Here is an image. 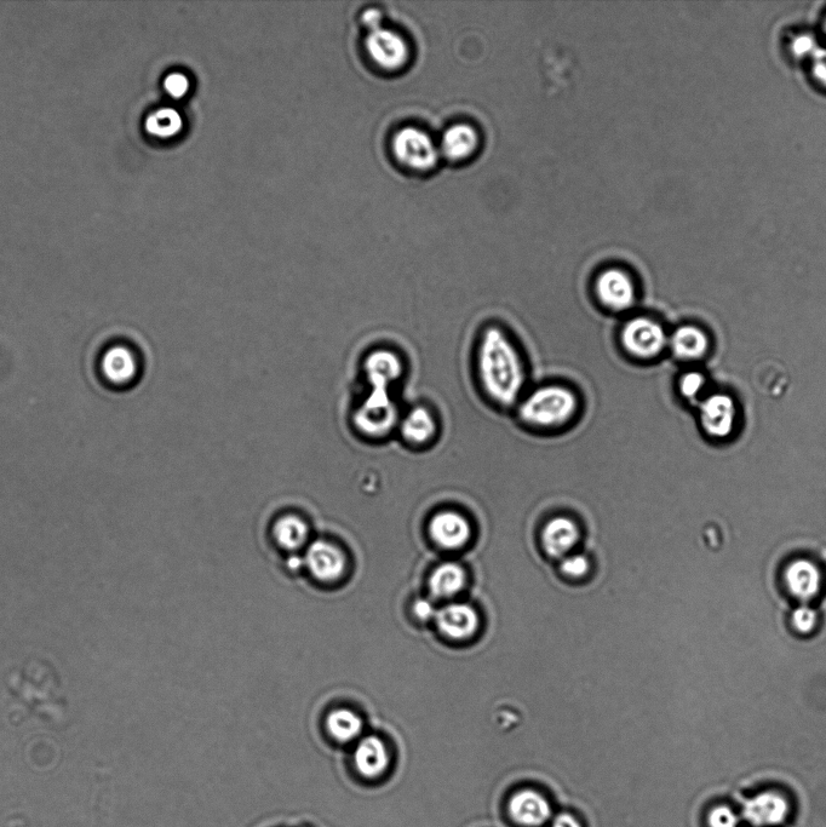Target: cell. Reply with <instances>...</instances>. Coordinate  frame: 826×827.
Instances as JSON below:
<instances>
[{
  "instance_id": "cell-1",
  "label": "cell",
  "mask_w": 826,
  "mask_h": 827,
  "mask_svg": "<svg viewBox=\"0 0 826 827\" xmlns=\"http://www.w3.org/2000/svg\"><path fill=\"white\" fill-rule=\"evenodd\" d=\"M479 373L487 395L502 406H512L523 392L526 375L518 350L504 333L491 327L479 347Z\"/></svg>"
},
{
  "instance_id": "cell-2",
  "label": "cell",
  "mask_w": 826,
  "mask_h": 827,
  "mask_svg": "<svg viewBox=\"0 0 826 827\" xmlns=\"http://www.w3.org/2000/svg\"><path fill=\"white\" fill-rule=\"evenodd\" d=\"M577 398L570 389L561 386L538 388L520 405V417L527 424L539 428L562 426L575 415Z\"/></svg>"
},
{
  "instance_id": "cell-3",
  "label": "cell",
  "mask_w": 826,
  "mask_h": 827,
  "mask_svg": "<svg viewBox=\"0 0 826 827\" xmlns=\"http://www.w3.org/2000/svg\"><path fill=\"white\" fill-rule=\"evenodd\" d=\"M399 411L392 395L369 390L352 412L353 428L361 438L380 440L398 428Z\"/></svg>"
},
{
  "instance_id": "cell-4",
  "label": "cell",
  "mask_w": 826,
  "mask_h": 827,
  "mask_svg": "<svg viewBox=\"0 0 826 827\" xmlns=\"http://www.w3.org/2000/svg\"><path fill=\"white\" fill-rule=\"evenodd\" d=\"M668 342L663 326L650 318H634L622 330L623 347L634 358L655 359L663 353Z\"/></svg>"
},
{
  "instance_id": "cell-5",
  "label": "cell",
  "mask_w": 826,
  "mask_h": 827,
  "mask_svg": "<svg viewBox=\"0 0 826 827\" xmlns=\"http://www.w3.org/2000/svg\"><path fill=\"white\" fill-rule=\"evenodd\" d=\"M793 806L787 795L778 790H764L745 800L742 818L751 827H778L787 823Z\"/></svg>"
},
{
  "instance_id": "cell-6",
  "label": "cell",
  "mask_w": 826,
  "mask_h": 827,
  "mask_svg": "<svg viewBox=\"0 0 826 827\" xmlns=\"http://www.w3.org/2000/svg\"><path fill=\"white\" fill-rule=\"evenodd\" d=\"M393 152L399 163L412 170L427 171L438 160V149L433 140L416 128H404L395 134Z\"/></svg>"
},
{
  "instance_id": "cell-7",
  "label": "cell",
  "mask_w": 826,
  "mask_h": 827,
  "mask_svg": "<svg viewBox=\"0 0 826 827\" xmlns=\"http://www.w3.org/2000/svg\"><path fill=\"white\" fill-rule=\"evenodd\" d=\"M738 409L732 396L719 393L710 395L699 407V422L704 433L714 439H726L736 429Z\"/></svg>"
},
{
  "instance_id": "cell-8",
  "label": "cell",
  "mask_w": 826,
  "mask_h": 827,
  "mask_svg": "<svg viewBox=\"0 0 826 827\" xmlns=\"http://www.w3.org/2000/svg\"><path fill=\"white\" fill-rule=\"evenodd\" d=\"M365 45L371 60L383 70H400L409 60V47L405 39L387 28L370 32Z\"/></svg>"
},
{
  "instance_id": "cell-9",
  "label": "cell",
  "mask_w": 826,
  "mask_h": 827,
  "mask_svg": "<svg viewBox=\"0 0 826 827\" xmlns=\"http://www.w3.org/2000/svg\"><path fill=\"white\" fill-rule=\"evenodd\" d=\"M403 363L397 353L387 348H376L364 358L363 373L367 388L390 393V388L403 375Z\"/></svg>"
},
{
  "instance_id": "cell-10",
  "label": "cell",
  "mask_w": 826,
  "mask_h": 827,
  "mask_svg": "<svg viewBox=\"0 0 826 827\" xmlns=\"http://www.w3.org/2000/svg\"><path fill=\"white\" fill-rule=\"evenodd\" d=\"M596 295L608 309L625 312L635 303V286L627 273L610 269L596 280Z\"/></svg>"
},
{
  "instance_id": "cell-11",
  "label": "cell",
  "mask_w": 826,
  "mask_h": 827,
  "mask_svg": "<svg viewBox=\"0 0 826 827\" xmlns=\"http://www.w3.org/2000/svg\"><path fill=\"white\" fill-rule=\"evenodd\" d=\"M435 620L441 633L455 641L469 640L479 628L478 612L462 602L450 603L441 608Z\"/></svg>"
},
{
  "instance_id": "cell-12",
  "label": "cell",
  "mask_w": 826,
  "mask_h": 827,
  "mask_svg": "<svg viewBox=\"0 0 826 827\" xmlns=\"http://www.w3.org/2000/svg\"><path fill=\"white\" fill-rule=\"evenodd\" d=\"M433 541L447 550L464 547L472 536V527L466 518L456 511H441L429 522Z\"/></svg>"
},
{
  "instance_id": "cell-13",
  "label": "cell",
  "mask_w": 826,
  "mask_h": 827,
  "mask_svg": "<svg viewBox=\"0 0 826 827\" xmlns=\"http://www.w3.org/2000/svg\"><path fill=\"white\" fill-rule=\"evenodd\" d=\"M508 809L515 823L525 827H539L552 818L547 798L533 790L516 792L510 798Z\"/></svg>"
},
{
  "instance_id": "cell-14",
  "label": "cell",
  "mask_w": 826,
  "mask_h": 827,
  "mask_svg": "<svg viewBox=\"0 0 826 827\" xmlns=\"http://www.w3.org/2000/svg\"><path fill=\"white\" fill-rule=\"evenodd\" d=\"M309 570L323 582H334L346 568L342 551L328 542L317 541L309 547L306 555Z\"/></svg>"
},
{
  "instance_id": "cell-15",
  "label": "cell",
  "mask_w": 826,
  "mask_h": 827,
  "mask_svg": "<svg viewBox=\"0 0 826 827\" xmlns=\"http://www.w3.org/2000/svg\"><path fill=\"white\" fill-rule=\"evenodd\" d=\"M579 538H581V532H579L576 522L565 518V516H558V518L550 520L544 527L542 534L543 548L549 556L560 559V557L570 555Z\"/></svg>"
},
{
  "instance_id": "cell-16",
  "label": "cell",
  "mask_w": 826,
  "mask_h": 827,
  "mask_svg": "<svg viewBox=\"0 0 826 827\" xmlns=\"http://www.w3.org/2000/svg\"><path fill=\"white\" fill-rule=\"evenodd\" d=\"M397 429L405 444L420 447L434 438L438 432V424L426 407L416 406L400 417Z\"/></svg>"
},
{
  "instance_id": "cell-17",
  "label": "cell",
  "mask_w": 826,
  "mask_h": 827,
  "mask_svg": "<svg viewBox=\"0 0 826 827\" xmlns=\"http://www.w3.org/2000/svg\"><path fill=\"white\" fill-rule=\"evenodd\" d=\"M354 765L365 779H380L388 771L389 754L386 744L377 737L361 740L354 751Z\"/></svg>"
},
{
  "instance_id": "cell-18",
  "label": "cell",
  "mask_w": 826,
  "mask_h": 827,
  "mask_svg": "<svg viewBox=\"0 0 826 827\" xmlns=\"http://www.w3.org/2000/svg\"><path fill=\"white\" fill-rule=\"evenodd\" d=\"M676 358L684 361L702 360L710 350V338L701 327L684 325L679 327L669 340Z\"/></svg>"
},
{
  "instance_id": "cell-19",
  "label": "cell",
  "mask_w": 826,
  "mask_h": 827,
  "mask_svg": "<svg viewBox=\"0 0 826 827\" xmlns=\"http://www.w3.org/2000/svg\"><path fill=\"white\" fill-rule=\"evenodd\" d=\"M785 580L790 593L802 601H810L819 593L820 573L816 565L807 560H797L788 567Z\"/></svg>"
},
{
  "instance_id": "cell-20",
  "label": "cell",
  "mask_w": 826,
  "mask_h": 827,
  "mask_svg": "<svg viewBox=\"0 0 826 827\" xmlns=\"http://www.w3.org/2000/svg\"><path fill=\"white\" fill-rule=\"evenodd\" d=\"M466 570L455 562L440 565L429 578V589L437 599H451L466 588Z\"/></svg>"
},
{
  "instance_id": "cell-21",
  "label": "cell",
  "mask_w": 826,
  "mask_h": 827,
  "mask_svg": "<svg viewBox=\"0 0 826 827\" xmlns=\"http://www.w3.org/2000/svg\"><path fill=\"white\" fill-rule=\"evenodd\" d=\"M102 371L114 384L129 382L137 372L135 356L128 348L114 347L103 356Z\"/></svg>"
},
{
  "instance_id": "cell-22",
  "label": "cell",
  "mask_w": 826,
  "mask_h": 827,
  "mask_svg": "<svg viewBox=\"0 0 826 827\" xmlns=\"http://www.w3.org/2000/svg\"><path fill=\"white\" fill-rule=\"evenodd\" d=\"M478 146V135L469 125H456L447 130L441 142V149L447 158L461 160L469 157Z\"/></svg>"
},
{
  "instance_id": "cell-23",
  "label": "cell",
  "mask_w": 826,
  "mask_h": 827,
  "mask_svg": "<svg viewBox=\"0 0 826 827\" xmlns=\"http://www.w3.org/2000/svg\"><path fill=\"white\" fill-rule=\"evenodd\" d=\"M274 537L281 547L296 550L306 543L308 526L296 515H285L274 526Z\"/></svg>"
},
{
  "instance_id": "cell-24",
  "label": "cell",
  "mask_w": 826,
  "mask_h": 827,
  "mask_svg": "<svg viewBox=\"0 0 826 827\" xmlns=\"http://www.w3.org/2000/svg\"><path fill=\"white\" fill-rule=\"evenodd\" d=\"M183 129V119L174 108H160L146 120L148 134L158 139L169 140L180 134Z\"/></svg>"
},
{
  "instance_id": "cell-25",
  "label": "cell",
  "mask_w": 826,
  "mask_h": 827,
  "mask_svg": "<svg viewBox=\"0 0 826 827\" xmlns=\"http://www.w3.org/2000/svg\"><path fill=\"white\" fill-rule=\"evenodd\" d=\"M329 732L338 742L349 743L359 737L363 731V722L351 710L341 709L331 712L328 719Z\"/></svg>"
},
{
  "instance_id": "cell-26",
  "label": "cell",
  "mask_w": 826,
  "mask_h": 827,
  "mask_svg": "<svg viewBox=\"0 0 826 827\" xmlns=\"http://www.w3.org/2000/svg\"><path fill=\"white\" fill-rule=\"evenodd\" d=\"M819 40L811 32H799L790 38L789 54L797 61L808 62L820 47Z\"/></svg>"
},
{
  "instance_id": "cell-27",
  "label": "cell",
  "mask_w": 826,
  "mask_h": 827,
  "mask_svg": "<svg viewBox=\"0 0 826 827\" xmlns=\"http://www.w3.org/2000/svg\"><path fill=\"white\" fill-rule=\"evenodd\" d=\"M739 824H741V815L728 804H719L709 809L708 827H739Z\"/></svg>"
},
{
  "instance_id": "cell-28",
  "label": "cell",
  "mask_w": 826,
  "mask_h": 827,
  "mask_svg": "<svg viewBox=\"0 0 826 827\" xmlns=\"http://www.w3.org/2000/svg\"><path fill=\"white\" fill-rule=\"evenodd\" d=\"M705 384H707V379H705L702 373L696 371L687 372L680 379V393L685 399H697L698 396L703 393Z\"/></svg>"
},
{
  "instance_id": "cell-29",
  "label": "cell",
  "mask_w": 826,
  "mask_h": 827,
  "mask_svg": "<svg viewBox=\"0 0 826 827\" xmlns=\"http://www.w3.org/2000/svg\"><path fill=\"white\" fill-rule=\"evenodd\" d=\"M811 78L818 88L826 91V47L820 45L816 53L807 62Z\"/></svg>"
},
{
  "instance_id": "cell-30",
  "label": "cell",
  "mask_w": 826,
  "mask_h": 827,
  "mask_svg": "<svg viewBox=\"0 0 826 827\" xmlns=\"http://www.w3.org/2000/svg\"><path fill=\"white\" fill-rule=\"evenodd\" d=\"M560 568L561 572L567 577L582 578L590 570V561L587 556L572 554L562 560Z\"/></svg>"
},
{
  "instance_id": "cell-31",
  "label": "cell",
  "mask_w": 826,
  "mask_h": 827,
  "mask_svg": "<svg viewBox=\"0 0 826 827\" xmlns=\"http://www.w3.org/2000/svg\"><path fill=\"white\" fill-rule=\"evenodd\" d=\"M164 89L172 99L180 100L188 94L191 89V82H189L186 74L181 72L170 73L164 80Z\"/></svg>"
},
{
  "instance_id": "cell-32",
  "label": "cell",
  "mask_w": 826,
  "mask_h": 827,
  "mask_svg": "<svg viewBox=\"0 0 826 827\" xmlns=\"http://www.w3.org/2000/svg\"><path fill=\"white\" fill-rule=\"evenodd\" d=\"M794 627L801 634H810L817 625V613L808 606H801L793 614Z\"/></svg>"
},
{
  "instance_id": "cell-33",
  "label": "cell",
  "mask_w": 826,
  "mask_h": 827,
  "mask_svg": "<svg viewBox=\"0 0 826 827\" xmlns=\"http://www.w3.org/2000/svg\"><path fill=\"white\" fill-rule=\"evenodd\" d=\"M383 15L381 10L376 8L367 9L361 15V22L370 32L380 30L382 28Z\"/></svg>"
},
{
  "instance_id": "cell-34",
  "label": "cell",
  "mask_w": 826,
  "mask_h": 827,
  "mask_svg": "<svg viewBox=\"0 0 826 827\" xmlns=\"http://www.w3.org/2000/svg\"><path fill=\"white\" fill-rule=\"evenodd\" d=\"M416 613L418 614V617L422 619H430L433 617L435 618V616H437L438 611H435V608L432 605V603L426 600H422L418 602L416 605Z\"/></svg>"
},
{
  "instance_id": "cell-35",
  "label": "cell",
  "mask_w": 826,
  "mask_h": 827,
  "mask_svg": "<svg viewBox=\"0 0 826 827\" xmlns=\"http://www.w3.org/2000/svg\"><path fill=\"white\" fill-rule=\"evenodd\" d=\"M553 827H582V825L573 815L562 813L554 819Z\"/></svg>"
},
{
  "instance_id": "cell-36",
  "label": "cell",
  "mask_w": 826,
  "mask_h": 827,
  "mask_svg": "<svg viewBox=\"0 0 826 827\" xmlns=\"http://www.w3.org/2000/svg\"><path fill=\"white\" fill-rule=\"evenodd\" d=\"M823 28H824V31L826 33V14H825V17H824V20H823Z\"/></svg>"
}]
</instances>
